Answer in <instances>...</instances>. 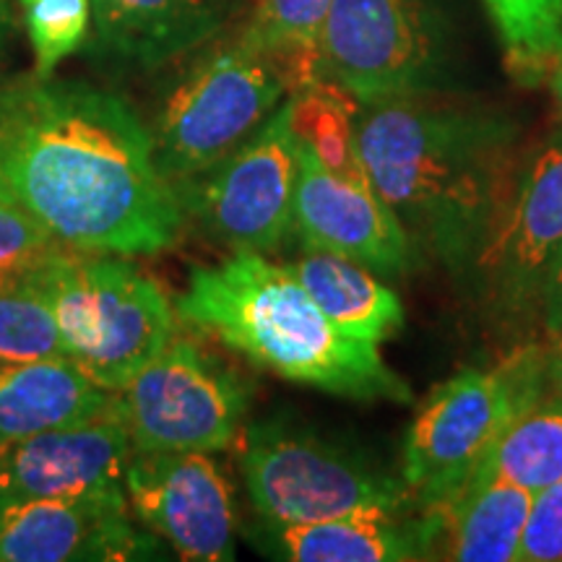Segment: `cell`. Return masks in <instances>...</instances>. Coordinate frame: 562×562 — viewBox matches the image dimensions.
<instances>
[{"instance_id":"cell-4","label":"cell","mask_w":562,"mask_h":562,"mask_svg":"<svg viewBox=\"0 0 562 562\" xmlns=\"http://www.w3.org/2000/svg\"><path fill=\"white\" fill-rule=\"evenodd\" d=\"M66 357L102 391H123L175 336V307L138 266L66 248L34 271Z\"/></svg>"},{"instance_id":"cell-31","label":"cell","mask_w":562,"mask_h":562,"mask_svg":"<svg viewBox=\"0 0 562 562\" xmlns=\"http://www.w3.org/2000/svg\"><path fill=\"white\" fill-rule=\"evenodd\" d=\"M544 87H550L554 100H558V104L562 108V45L558 47V53L552 55L550 68H547V76H544Z\"/></svg>"},{"instance_id":"cell-8","label":"cell","mask_w":562,"mask_h":562,"mask_svg":"<svg viewBox=\"0 0 562 562\" xmlns=\"http://www.w3.org/2000/svg\"><path fill=\"white\" fill-rule=\"evenodd\" d=\"M448 40L435 0H331L321 76L360 104L440 91Z\"/></svg>"},{"instance_id":"cell-7","label":"cell","mask_w":562,"mask_h":562,"mask_svg":"<svg viewBox=\"0 0 562 562\" xmlns=\"http://www.w3.org/2000/svg\"><path fill=\"white\" fill-rule=\"evenodd\" d=\"M240 469L258 516L269 524L326 521L360 508H417L404 480L292 422L266 419L245 430Z\"/></svg>"},{"instance_id":"cell-18","label":"cell","mask_w":562,"mask_h":562,"mask_svg":"<svg viewBox=\"0 0 562 562\" xmlns=\"http://www.w3.org/2000/svg\"><path fill=\"white\" fill-rule=\"evenodd\" d=\"M533 492L505 480H472L453 497L419 510L430 560L516 562Z\"/></svg>"},{"instance_id":"cell-3","label":"cell","mask_w":562,"mask_h":562,"mask_svg":"<svg viewBox=\"0 0 562 562\" xmlns=\"http://www.w3.org/2000/svg\"><path fill=\"white\" fill-rule=\"evenodd\" d=\"M175 313L284 381L355 402H412L378 344L339 331L290 266L266 261L263 252L235 250L220 266L193 269Z\"/></svg>"},{"instance_id":"cell-5","label":"cell","mask_w":562,"mask_h":562,"mask_svg":"<svg viewBox=\"0 0 562 562\" xmlns=\"http://www.w3.org/2000/svg\"><path fill=\"white\" fill-rule=\"evenodd\" d=\"M547 398L544 349L524 347L492 370H463L422 404L404 440L402 480L419 510L467 487L518 414Z\"/></svg>"},{"instance_id":"cell-25","label":"cell","mask_w":562,"mask_h":562,"mask_svg":"<svg viewBox=\"0 0 562 562\" xmlns=\"http://www.w3.org/2000/svg\"><path fill=\"white\" fill-rule=\"evenodd\" d=\"M66 357L53 302L32 273L0 279V362Z\"/></svg>"},{"instance_id":"cell-17","label":"cell","mask_w":562,"mask_h":562,"mask_svg":"<svg viewBox=\"0 0 562 562\" xmlns=\"http://www.w3.org/2000/svg\"><path fill=\"white\" fill-rule=\"evenodd\" d=\"M273 550L294 562L430 560V533L419 508H360L313 524H269Z\"/></svg>"},{"instance_id":"cell-1","label":"cell","mask_w":562,"mask_h":562,"mask_svg":"<svg viewBox=\"0 0 562 562\" xmlns=\"http://www.w3.org/2000/svg\"><path fill=\"white\" fill-rule=\"evenodd\" d=\"M0 199L100 256L172 248L186 220L151 131L123 97L37 74L0 83Z\"/></svg>"},{"instance_id":"cell-29","label":"cell","mask_w":562,"mask_h":562,"mask_svg":"<svg viewBox=\"0 0 562 562\" xmlns=\"http://www.w3.org/2000/svg\"><path fill=\"white\" fill-rule=\"evenodd\" d=\"M539 313H542L547 331L558 336L562 331V252L544 279L542 294H539Z\"/></svg>"},{"instance_id":"cell-10","label":"cell","mask_w":562,"mask_h":562,"mask_svg":"<svg viewBox=\"0 0 562 562\" xmlns=\"http://www.w3.org/2000/svg\"><path fill=\"white\" fill-rule=\"evenodd\" d=\"M297 136L286 97L269 121L206 172L175 186L182 216L235 250L271 252L294 227Z\"/></svg>"},{"instance_id":"cell-27","label":"cell","mask_w":562,"mask_h":562,"mask_svg":"<svg viewBox=\"0 0 562 562\" xmlns=\"http://www.w3.org/2000/svg\"><path fill=\"white\" fill-rule=\"evenodd\" d=\"M66 248L30 211L0 199V279L37 271Z\"/></svg>"},{"instance_id":"cell-9","label":"cell","mask_w":562,"mask_h":562,"mask_svg":"<svg viewBox=\"0 0 562 562\" xmlns=\"http://www.w3.org/2000/svg\"><path fill=\"white\" fill-rule=\"evenodd\" d=\"M133 453H216L240 438L248 383L186 336H172L115 391Z\"/></svg>"},{"instance_id":"cell-19","label":"cell","mask_w":562,"mask_h":562,"mask_svg":"<svg viewBox=\"0 0 562 562\" xmlns=\"http://www.w3.org/2000/svg\"><path fill=\"white\" fill-rule=\"evenodd\" d=\"M110 396L68 357L0 362V442L91 419Z\"/></svg>"},{"instance_id":"cell-13","label":"cell","mask_w":562,"mask_h":562,"mask_svg":"<svg viewBox=\"0 0 562 562\" xmlns=\"http://www.w3.org/2000/svg\"><path fill=\"white\" fill-rule=\"evenodd\" d=\"M128 518L125 487L0 505V562L159 558Z\"/></svg>"},{"instance_id":"cell-15","label":"cell","mask_w":562,"mask_h":562,"mask_svg":"<svg viewBox=\"0 0 562 562\" xmlns=\"http://www.w3.org/2000/svg\"><path fill=\"white\" fill-rule=\"evenodd\" d=\"M292 232L305 250L334 252L378 273H404L414 261L402 224L381 195L336 178L300 140Z\"/></svg>"},{"instance_id":"cell-14","label":"cell","mask_w":562,"mask_h":562,"mask_svg":"<svg viewBox=\"0 0 562 562\" xmlns=\"http://www.w3.org/2000/svg\"><path fill=\"white\" fill-rule=\"evenodd\" d=\"M133 456L115 393L91 419L0 442V505L123 487Z\"/></svg>"},{"instance_id":"cell-12","label":"cell","mask_w":562,"mask_h":562,"mask_svg":"<svg viewBox=\"0 0 562 562\" xmlns=\"http://www.w3.org/2000/svg\"><path fill=\"white\" fill-rule=\"evenodd\" d=\"M562 252V125L529 161L516 193L476 256L482 290L501 313L539 307L544 279Z\"/></svg>"},{"instance_id":"cell-16","label":"cell","mask_w":562,"mask_h":562,"mask_svg":"<svg viewBox=\"0 0 562 562\" xmlns=\"http://www.w3.org/2000/svg\"><path fill=\"white\" fill-rule=\"evenodd\" d=\"M222 26L216 0H91L89 53L151 70L206 47Z\"/></svg>"},{"instance_id":"cell-30","label":"cell","mask_w":562,"mask_h":562,"mask_svg":"<svg viewBox=\"0 0 562 562\" xmlns=\"http://www.w3.org/2000/svg\"><path fill=\"white\" fill-rule=\"evenodd\" d=\"M544 383L547 398L562 402V331L554 336L552 347L544 349Z\"/></svg>"},{"instance_id":"cell-22","label":"cell","mask_w":562,"mask_h":562,"mask_svg":"<svg viewBox=\"0 0 562 562\" xmlns=\"http://www.w3.org/2000/svg\"><path fill=\"white\" fill-rule=\"evenodd\" d=\"M290 102L292 131L300 144H305L336 178L370 186L357 146V112L362 104L328 79H315L305 89L294 91Z\"/></svg>"},{"instance_id":"cell-26","label":"cell","mask_w":562,"mask_h":562,"mask_svg":"<svg viewBox=\"0 0 562 562\" xmlns=\"http://www.w3.org/2000/svg\"><path fill=\"white\" fill-rule=\"evenodd\" d=\"M21 11L34 53V74L50 79L53 70L87 42L91 0H21Z\"/></svg>"},{"instance_id":"cell-2","label":"cell","mask_w":562,"mask_h":562,"mask_svg":"<svg viewBox=\"0 0 562 562\" xmlns=\"http://www.w3.org/2000/svg\"><path fill=\"white\" fill-rule=\"evenodd\" d=\"M518 123L492 104L425 91L357 112L372 191L402 224L412 256L474 269L521 180Z\"/></svg>"},{"instance_id":"cell-24","label":"cell","mask_w":562,"mask_h":562,"mask_svg":"<svg viewBox=\"0 0 562 562\" xmlns=\"http://www.w3.org/2000/svg\"><path fill=\"white\" fill-rule=\"evenodd\" d=\"M503 42L505 68L521 87H542L562 45V0H482Z\"/></svg>"},{"instance_id":"cell-6","label":"cell","mask_w":562,"mask_h":562,"mask_svg":"<svg viewBox=\"0 0 562 562\" xmlns=\"http://www.w3.org/2000/svg\"><path fill=\"white\" fill-rule=\"evenodd\" d=\"M290 97L279 68L252 42H216L175 79L154 115V149L172 188L248 140Z\"/></svg>"},{"instance_id":"cell-11","label":"cell","mask_w":562,"mask_h":562,"mask_svg":"<svg viewBox=\"0 0 562 562\" xmlns=\"http://www.w3.org/2000/svg\"><path fill=\"white\" fill-rule=\"evenodd\" d=\"M123 487L140 521L182 560H235V501L209 453H133Z\"/></svg>"},{"instance_id":"cell-23","label":"cell","mask_w":562,"mask_h":562,"mask_svg":"<svg viewBox=\"0 0 562 562\" xmlns=\"http://www.w3.org/2000/svg\"><path fill=\"white\" fill-rule=\"evenodd\" d=\"M472 480H505L529 492L562 482V402L544 398L518 414Z\"/></svg>"},{"instance_id":"cell-21","label":"cell","mask_w":562,"mask_h":562,"mask_svg":"<svg viewBox=\"0 0 562 562\" xmlns=\"http://www.w3.org/2000/svg\"><path fill=\"white\" fill-rule=\"evenodd\" d=\"M331 0H256L243 37L279 68L290 94L321 76V32Z\"/></svg>"},{"instance_id":"cell-28","label":"cell","mask_w":562,"mask_h":562,"mask_svg":"<svg viewBox=\"0 0 562 562\" xmlns=\"http://www.w3.org/2000/svg\"><path fill=\"white\" fill-rule=\"evenodd\" d=\"M516 562H562V482L533 492Z\"/></svg>"},{"instance_id":"cell-32","label":"cell","mask_w":562,"mask_h":562,"mask_svg":"<svg viewBox=\"0 0 562 562\" xmlns=\"http://www.w3.org/2000/svg\"><path fill=\"white\" fill-rule=\"evenodd\" d=\"M11 30H13L11 5H9V0H0V60H3V55H5V47H9Z\"/></svg>"},{"instance_id":"cell-20","label":"cell","mask_w":562,"mask_h":562,"mask_svg":"<svg viewBox=\"0 0 562 562\" xmlns=\"http://www.w3.org/2000/svg\"><path fill=\"white\" fill-rule=\"evenodd\" d=\"M290 271L334 326L351 339L381 344L402 331V300L362 263L334 252L307 250Z\"/></svg>"}]
</instances>
